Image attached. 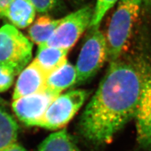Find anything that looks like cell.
I'll return each mask as SVG.
<instances>
[{
	"label": "cell",
	"instance_id": "cell-1",
	"mask_svg": "<svg viewBox=\"0 0 151 151\" xmlns=\"http://www.w3.org/2000/svg\"><path fill=\"white\" fill-rule=\"evenodd\" d=\"M143 83L142 62H110L80 119L79 128L83 137L95 145L110 143L135 118Z\"/></svg>",
	"mask_w": 151,
	"mask_h": 151
},
{
	"label": "cell",
	"instance_id": "cell-16",
	"mask_svg": "<svg viewBox=\"0 0 151 151\" xmlns=\"http://www.w3.org/2000/svg\"><path fill=\"white\" fill-rule=\"evenodd\" d=\"M119 0H96L94 13L89 28H99L105 15Z\"/></svg>",
	"mask_w": 151,
	"mask_h": 151
},
{
	"label": "cell",
	"instance_id": "cell-14",
	"mask_svg": "<svg viewBox=\"0 0 151 151\" xmlns=\"http://www.w3.org/2000/svg\"><path fill=\"white\" fill-rule=\"evenodd\" d=\"M35 151H82L66 129L54 132L42 142Z\"/></svg>",
	"mask_w": 151,
	"mask_h": 151
},
{
	"label": "cell",
	"instance_id": "cell-5",
	"mask_svg": "<svg viewBox=\"0 0 151 151\" xmlns=\"http://www.w3.org/2000/svg\"><path fill=\"white\" fill-rule=\"evenodd\" d=\"M89 94L85 89H76L59 94L50 104L37 126L50 130L60 129L73 119Z\"/></svg>",
	"mask_w": 151,
	"mask_h": 151
},
{
	"label": "cell",
	"instance_id": "cell-3",
	"mask_svg": "<svg viewBox=\"0 0 151 151\" xmlns=\"http://www.w3.org/2000/svg\"><path fill=\"white\" fill-rule=\"evenodd\" d=\"M32 49V42L17 28L10 24L0 28V67L18 74L29 63Z\"/></svg>",
	"mask_w": 151,
	"mask_h": 151
},
{
	"label": "cell",
	"instance_id": "cell-8",
	"mask_svg": "<svg viewBox=\"0 0 151 151\" xmlns=\"http://www.w3.org/2000/svg\"><path fill=\"white\" fill-rule=\"evenodd\" d=\"M58 96L45 89L15 100L12 108L17 117L25 124L37 126L50 104Z\"/></svg>",
	"mask_w": 151,
	"mask_h": 151
},
{
	"label": "cell",
	"instance_id": "cell-13",
	"mask_svg": "<svg viewBox=\"0 0 151 151\" xmlns=\"http://www.w3.org/2000/svg\"><path fill=\"white\" fill-rule=\"evenodd\" d=\"M62 18L54 19L48 14L38 17L32 23L28 31V36L32 42L39 46L49 40L60 23Z\"/></svg>",
	"mask_w": 151,
	"mask_h": 151
},
{
	"label": "cell",
	"instance_id": "cell-12",
	"mask_svg": "<svg viewBox=\"0 0 151 151\" xmlns=\"http://www.w3.org/2000/svg\"><path fill=\"white\" fill-rule=\"evenodd\" d=\"M68 51L53 47H39L34 60L48 76L67 62Z\"/></svg>",
	"mask_w": 151,
	"mask_h": 151
},
{
	"label": "cell",
	"instance_id": "cell-15",
	"mask_svg": "<svg viewBox=\"0 0 151 151\" xmlns=\"http://www.w3.org/2000/svg\"><path fill=\"white\" fill-rule=\"evenodd\" d=\"M18 127L13 118L0 108V151L17 142Z\"/></svg>",
	"mask_w": 151,
	"mask_h": 151
},
{
	"label": "cell",
	"instance_id": "cell-19",
	"mask_svg": "<svg viewBox=\"0 0 151 151\" xmlns=\"http://www.w3.org/2000/svg\"><path fill=\"white\" fill-rule=\"evenodd\" d=\"M12 0H0V17L5 18L7 8Z\"/></svg>",
	"mask_w": 151,
	"mask_h": 151
},
{
	"label": "cell",
	"instance_id": "cell-18",
	"mask_svg": "<svg viewBox=\"0 0 151 151\" xmlns=\"http://www.w3.org/2000/svg\"><path fill=\"white\" fill-rule=\"evenodd\" d=\"M15 76L11 70L0 67V92L7 90L12 86Z\"/></svg>",
	"mask_w": 151,
	"mask_h": 151
},
{
	"label": "cell",
	"instance_id": "cell-20",
	"mask_svg": "<svg viewBox=\"0 0 151 151\" xmlns=\"http://www.w3.org/2000/svg\"><path fill=\"white\" fill-rule=\"evenodd\" d=\"M3 151H27V150L16 142L9 145Z\"/></svg>",
	"mask_w": 151,
	"mask_h": 151
},
{
	"label": "cell",
	"instance_id": "cell-2",
	"mask_svg": "<svg viewBox=\"0 0 151 151\" xmlns=\"http://www.w3.org/2000/svg\"><path fill=\"white\" fill-rule=\"evenodd\" d=\"M142 0H119L108 27L106 42L108 59H119L129 40L141 9Z\"/></svg>",
	"mask_w": 151,
	"mask_h": 151
},
{
	"label": "cell",
	"instance_id": "cell-9",
	"mask_svg": "<svg viewBox=\"0 0 151 151\" xmlns=\"http://www.w3.org/2000/svg\"><path fill=\"white\" fill-rule=\"evenodd\" d=\"M47 76L34 60L20 73L14 90L13 100L46 89Z\"/></svg>",
	"mask_w": 151,
	"mask_h": 151
},
{
	"label": "cell",
	"instance_id": "cell-10",
	"mask_svg": "<svg viewBox=\"0 0 151 151\" xmlns=\"http://www.w3.org/2000/svg\"><path fill=\"white\" fill-rule=\"evenodd\" d=\"M36 8L30 0H12L7 8L5 18L17 28H25L34 22Z\"/></svg>",
	"mask_w": 151,
	"mask_h": 151
},
{
	"label": "cell",
	"instance_id": "cell-17",
	"mask_svg": "<svg viewBox=\"0 0 151 151\" xmlns=\"http://www.w3.org/2000/svg\"><path fill=\"white\" fill-rule=\"evenodd\" d=\"M37 12L47 14L53 12L61 5V0H30Z\"/></svg>",
	"mask_w": 151,
	"mask_h": 151
},
{
	"label": "cell",
	"instance_id": "cell-4",
	"mask_svg": "<svg viewBox=\"0 0 151 151\" xmlns=\"http://www.w3.org/2000/svg\"><path fill=\"white\" fill-rule=\"evenodd\" d=\"M89 30L75 66L77 70L76 84L93 78L108 59L105 36L99 28H89Z\"/></svg>",
	"mask_w": 151,
	"mask_h": 151
},
{
	"label": "cell",
	"instance_id": "cell-6",
	"mask_svg": "<svg viewBox=\"0 0 151 151\" xmlns=\"http://www.w3.org/2000/svg\"><path fill=\"white\" fill-rule=\"evenodd\" d=\"M93 13L94 8L86 6L62 18V21L49 40L39 47H53L69 50L84 32L89 28Z\"/></svg>",
	"mask_w": 151,
	"mask_h": 151
},
{
	"label": "cell",
	"instance_id": "cell-7",
	"mask_svg": "<svg viewBox=\"0 0 151 151\" xmlns=\"http://www.w3.org/2000/svg\"><path fill=\"white\" fill-rule=\"evenodd\" d=\"M144 83L135 119L140 147L151 151V64L142 62Z\"/></svg>",
	"mask_w": 151,
	"mask_h": 151
},
{
	"label": "cell",
	"instance_id": "cell-11",
	"mask_svg": "<svg viewBox=\"0 0 151 151\" xmlns=\"http://www.w3.org/2000/svg\"><path fill=\"white\" fill-rule=\"evenodd\" d=\"M76 69L67 61L60 68L47 76L46 89L59 95L63 91L76 84Z\"/></svg>",
	"mask_w": 151,
	"mask_h": 151
}]
</instances>
